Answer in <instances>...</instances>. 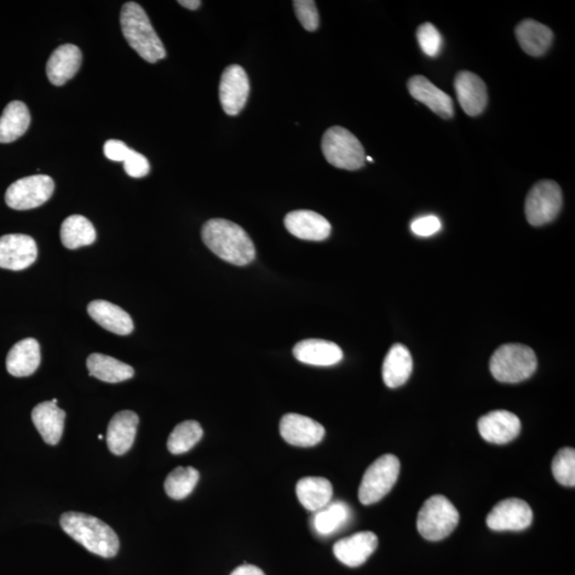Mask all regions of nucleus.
<instances>
[{
    "label": "nucleus",
    "instance_id": "f257e3e1",
    "mask_svg": "<svg viewBox=\"0 0 575 575\" xmlns=\"http://www.w3.org/2000/svg\"><path fill=\"white\" fill-rule=\"evenodd\" d=\"M201 239L224 261L244 267L254 261L256 250L250 235L238 224L212 218L201 228Z\"/></svg>",
    "mask_w": 575,
    "mask_h": 575
},
{
    "label": "nucleus",
    "instance_id": "f03ea898",
    "mask_svg": "<svg viewBox=\"0 0 575 575\" xmlns=\"http://www.w3.org/2000/svg\"><path fill=\"white\" fill-rule=\"evenodd\" d=\"M62 530L91 553L111 559L118 554L119 540L112 528L97 518L68 511L60 519Z\"/></svg>",
    "mask_w": 575,
    "mask_h": 575
},
{
    "label": "nucleus",
    "instance_id": "7ed1b4c3",
    "mask_svg": "<svg viewBox=\"0 0 575 575\" xmlns=\"http://www.w3.org/2000/svg\"><path fill=\"white\" fill-rule=\"evenodd\" d=\"M119 21L126 41L142 59L149 63L164 59L166 56L164 45L139 4L126 3L120 11Z\"/></svg>",
    "mask_w": 575,
    "mask_h": 575
},
{
    "label": "nucleus",
    "instance_id": "20e7f679",
    "mask_svg": "<svg viewBox=\"0 0 575 575\" xmlns=\"http://www.w3.org/2000/svg\"><path fill=\"white\" fill-rule=\"evenodd\" d=\"M491 372L497 381L517 384L530 378L537 369V358L530 347L505 344L493 353Z\"/></svg>",
    "mask_w": 575,
    "mask_h": 575
},
{
    "label": "nucleus",
    "instance_id": "39448f33",
    "mask_svg": "<svg viewBox=\"0 0 575 575\" xmlns=\"http://www.w3.org/2000/svg\"><path fill=\"white\" fill-rule=\"evenodd\" d=\"M327 163L337 169L356 171L366 163L365 148L352 132L341 126L327 129L322 139Z\"/></svg>",
    "mask_w": 575,
    "mask_h": 575
},
{
    "label": "nucleus",
    "instance_id": "423d86ee",
    "mask_svg": "<svg viewBox=\"0 0 575 575\" xmlns=\"http://www.w3.org/2000/svg\"><path fill=\"white\" fill-rule=\"evenodd\" d=\"M459 514L456 506L444 496H433L424 502L420 509L417 527L422 536L429 542H439L456 530Z\"/></svg>",
    "mask_w": 575,
    "mask_h": 575
},
{
    "label": "nucleus",
    "instance_id": "0eeeda50",
    "mask_svg": "<svg viewBox=\"0 0 575 575\" xmlns=\"http://www.w3.org/2000/svg\"><path fill=\"white\" fill-rule=\"evenodd\" d=\"M401 464L398 457L387 454L367 469L358 491L361 504L371 505L386 497L399 479Z\"/></svg>",
    "mask_w": 575,
    "mask_h": 575
},
{
    "label": "nucleus",
    "instance_id": "6e6552de",
    "mask_svg": "<svg viewBox=\"0 0 575 575\" xmlns=\"http://www.w3.org/2000/svg\"><path fill=\"white\" fill-rule=\"evenodd\" d=\"M562 206V189L553 181H542L528 192L526 216L533 226H543L554 221Z\"/></svg>",
    "mask_w": 575,
    "mask_h": 575
},
{
    "label": "nucleus",
    "instance_id": "1a4fd4ad",
    "mask_svg": "<svg viewBox=\"0 0 575 575\" xmlns=\"http://www.w3.org/2000/svg\"><path fill=\"white\" fill-rule=\"evenodd\" d=\"M55 191V181L48 175L22 178L5 192V203L14 210H31L46 203Z\"/></svg>",
    "mask_w": 575,
    "mask_h": 575
},
{
    "label": "nucleus",
    "instance_id": "9d476101",
    "mask_svg": "<svg viewBox=\"0 0 575 575\" xmlns=\"http://www.w3.org/2000/svg\"><path fill=\"white\" fill-rule=\"evenodd\" d=\"M487 526L492 531L526 530L532 525L531 506L520 499H508L499 502L487 516Z\"/></svg>",
    "mask_w": 575,
    "mask_h": 575
},
{
    "label": "nucleus",
    "instance_id": "9b49d317",
    "mask_svg": "<svg viewBox=\"0 0 575 575\" xmlns=\"http://www.w3.org/2000/svg\"><path fill=\"white\" fill-rule=\"evenodd\" d=\"M224 112L234 117L243 111L250 95V80L243 66L234 65L223 72L218 88Z\"/></svg>",
    "mask_w": 575,
    "mask_h": 575
},
{
    "label": "nucleus",
    "instance_id": "f8f14e48",
    "mask_svg": "<svg viewBox=\"0 0 575 575\" xmlns=\"http://www.w3.org/2000/svg\"><path fill=\"white\" fill-rule=\"evenodd\" d=\"M38 257V246L31 235L4 234L0 237V268L22 271L31 266Z\"/></svg>",
    "mask_w": 575,
    "mask_h": 575
},
{
    "label": "nucleus",
    "instance_id": "ddd939ff",
    "mask_svg": "<svg viewBox=\"0 0 575 575\" xmlns=\"http://www.w3.org/2000/svg\"><path fill=\"white\" fill-rule=\"evenodd\" d=\"M279 431L288 444L300 447L319 445L325 436L323 425L298 413H287L281 418Z\"/></svg>",
    "mask_w": 575,
    "mask_h": 575
},
{
    "label": "nucleus",
    "instance_id": "4468645a",
    "mask_svg": "<svg viewBox=\"0 0 575 575\" xmlns=\"http://www.w3.org/2000/svg\"><path fill=\"white\" fill-rule=\"evenodd\" d=\"M477 428L482 439L494 445H505L519 436L521 421L513 412L494 411L482 416Z\"/></svg>",
    "mask_w": 575,
    "mask_h": 575
},
{
    "label": "nucleus",
    "instance_id": "2eb2a0df",
    "mask_svg": "<svg viewBox=\"0 0 575 575\" xmlns=\"http://www.w3.org/2000/svg\"><path fill=\"white\" fill-rule=\"evenodd\" d=\"M378 539L372 532H360L339 540L333 545V554L345 566L356 568L365 563L376 552Z\"/></svg>",
    "mask_w": 575,
    "mask_h": 575
},
{
    "label": "nucleus",
    "instance_id": "dca6fc26",
    "mask_svg": "<svg viewBox=\"0 0 575 575\" xmlns=\"http://www.w3.org/2000/svg\"><path fill=\"white\" fill-rule=\"evenodd\" d=\"M285 226L295 237L306 241H324L330 237L332 226L324 217L312 210H296L285 217Z\"/></svg>",
    "mask_w": 575,
    "mask_h": 575
},
{
    "label": "nucleus",
    "instance_id": "f3484780",
    "mask_svg": "<svg viewBox=\"0 0 575 575\" xmlns=\"http://www.w3.org/2000/svg\"><path fill=\"white\" fill-rule=\"evenodd\" d=\"M454 86L460 106L470 117H477L485 111L488 102L487 86L480 76L469 71L459 72Z\"/></svg>",
    "mask_w": 575,
    "mask_h": 575
},
{
    "label": "nucleus",
    "instance_id": "a211bd4d",
    "mask_svg": "<svg viewBox=\"0 0 575 575\" xmlns=\"http://www.w3.org/2000/svg\"><path fill=\"white\" fill-rule=\"evenodd\" d=\"M83 54L76 45L59 46L51 54L46 65V74L49 82L57 86L66 84L82 66Z\"/></svg>",
    "mask_w": 575,
    "mask_h": 575
},
{
    "label": "nucleus",
    "instance_id": "6ab92c4d",
    "mask_svg": "<svg viewBox=\"0 0 575 575\" xmlns=\"http://www.w3.org/2000/svg\"><path fill=\"white\" fill-rule=\"evenodd\" d=\"M407 86L413 99L427 105L440 118L451 119L453 117L454 106L451 96L437 88L427 77L417 75L408 80Z\"/></svg>",
    "mask_w": 575,
    "mask_h": 575
},
{
    "label": "nucleus",
    "instance_id": "aec40b11",
    "mask_svg": "<svg viewBox=\"0 0 575 575\" xmlns=\"http://www.w3.org/2000/svg\"><path fill=\"white\" fill-rule=\"evenodd\" d=\"M296 360L305 365L330 367L343 359V352L338 344L322 339H307L298 342L293 348Z\"/></svg>",
    "mask_w": 575,
    "mask_h": 575
},
{
    "label": "nucleus",
    "instance_id": "412c9836",
    "mask_svg": "<svg viewBox=\"0 0 575 575\" xmlns=\"http://www.w3.org/2000/svg\"><path fill=\"white\" fill-rule=\"evenodd\" d=\"M139 417L131 411L115 413L108 425L107 445L115 456H123L134 445Z\"/></svg>",
    "mask_w": 575,
    "mask_h": 575
},
{
    "label": "nucleus",
    "instance_id": "4be33fe9",
    "mask_svg": "<svg viewBox=\"0 0 575 575\" xmlns=\"http://www.w3.org/2000/svg\"><path fill=\"white\" fill-rule=\"evenodd\" d=\"M31 419L46 444L50 446L59 444L65 430V411L51 401L43 402L33 408Z\"/></svg>",
    "mask_w": 575,
    "mask_h": 575
},
{
    "label": "nucleus",
    "instance_id": "5701e85b",
    "mask_svg": "<svg viewBox=\"0 0 575 575\" xmlns=\"http://www.w3.org/2000/svg\"><path fill=\"white\" fill-rule=\"evenodd\" d=\"M88 314L97 324L119 336H128L134 331L131 316L122 308L111 302L97 300L91 302Z\"/></svg>",
    "mask_w": 575,
    "mask_h": 575
},
{
    "label": "nucleus",
    "instance_id": "b1692460",
    "mask_svg": "<svg viewBox=\"0 0 575 575\" xmlns=\"http://www.w3.org/2000/svg\"><path fill=\"white\" fill-rule=\"evenodd\" d=\"M41 362L40 344L33 338L17 342L10 349L5 366L11 376L15 377L31 376L37 371Z\"/></svg>",
    "mask_w": 575,
    "mask_h": 575
},
{
    "label": "nucleus",
    "instance_id": "393cba45",
    "mask_svg": "<svg viewBox=\"0 0 575 575\" xmlns=\"http://www.w3.org/2000/svg\"><path fill=\"white\" fill-rule=\"evenodd\" d=\"M412 358L405 345L394 344L383 362V381L389 388H399L410 379L412 372Z\"/></svg>",
    "mask_w": 575,
    "mask_h": 575
},
{
    "label": "nucleus",
    "instance_id": "a878e982",
    "mask_svg": "<svg viewBox=\"0 0 575 575\" xmlns=\"http://www.w3.org/2000/svg\"><path fill=\"white\" fill-rule=\"evenodd\" d=\"M516 38L527 55L540 57L551 48L553 32L542 22L525 20L516 27Z\"/></svg>",
    "mask_w": 575,
    "mask_h": 575
},
{
    "label": "nucleus",
    "instance_id": "bb28decb",
    "mask_svg": "<svg viewBox=\"0 0 575 575\" xmlns=\"http://www.w3.org/2000/svg\"><path fill=\"white\" fill-rule=\"evenodd\" d=\"M296 491L298 501L314 513L330 504L333 494L332 482L318 476H307L298 481Z\"/></svg>",
    "mask_w": 575,
    "mask_h": 575
},
{
    "label": "nucleus",
    "instance_id": "cd10ccee",
    "mask_svg": "<svg viewBox=\"0 0 575 575\" xmlns=\"http://www.w3.org/2000/svg\"><path fill=\"white\" fill-rule=\"evenodd\" d=\"M31 117L24 102L8 103L0 117V143H13L20 139L31 126Z\"/></svg>",
    "mask_w": 575,
    "mask_h": 575
},
{
    "label": "nucleus",
    "instance_id": "c85d7f7f",
    "mask_svg": "<svg viewBox=\"0 0 575 575\" xmlns=\"http://www.w3.org/2000/svg\"><path fill=\"white\" fill-rule=\"evenodd\" d=\"M86 367H88L91 376L105 383H122L135 376V370L132 369V367L111 358V356L99 353L89 356Z\"/></svg>",
    "mask_w": 575,
    "mask_h": 575
},
{
    "label": "nucleus",
    "instance_id": "c756f323",
    "mask_svg": "<svg viewBox=\"0 0 575 575\" xmlns=\"http://www.w3.org/2000/svg\"><path fill=\"white\" fill-rule=\"evenodd\" d=\"M62 244L68 250L88 246L96 240V230L88 218L74 215L66 218L61 226Z\"/></svg>",
    "mask_w": 575,
    "mask_h": 575
},
{
    "label": "nucleus",
    "instance_id": "7c9ffc66",
    "mask_svg": "<svg viewBox=\"0 0 575 575\" xmlns=\"http://www.w3.org/2000/svg\"><path fill=\"white\" fill-rule=\"evenodd\" d=\"M350 519V509L342 501L331 502L325 508L315 511L313 517L314 531L327 536L341 530Z\"/></svg>",
    "mask_w": 575,
    "mask_h": 575
},
{
    "label": "nucleus",
    "instance_id": "2f4dec72",
    "mask_svg": "<svg viewBox=\"0 0 575 575\" xmlns=\"http://www.w3.org/2000/svg\"><path fill=\"white\" fill-rule=\"evenodd\" d=\"M199 481V473L193 467H177L166 477L164 489L166 494L172 499H186L192 493Z\"/></svg>",
    "mask_w": 575,
    "mask_h": 575
},
{
    "label": "nucleus",
    "instance_id": "473e14b6",
    "mask_svg": "<svg viewBox=\"0 0 575 575\" xmlns=\"http://www.w3.org/2000/svg\"><path fill=\"white\" fill-rule=\"evenodd\" d=\"M203 435V429L199 422L192 421V420L181 422L176 425L169 437V451L174 456L187 453L199 444Z\"/></svg>",
    "mask_w": 575,
    "mask_h": 575
},
{
    "label": "nucleus",
    "instance_id": "72a5a7b5",
    "mask_svg": "<svg viewBox=\"0 0 575 575\" xmlns=\"http://www.w3.org/2000/svg\"><path fill=\"white\" fill-rule=\"evenodd\" d=\"M552 473L562 486H575V451L565 447L556 454L552 462Z\"/></svg>",
    "mask_w": 575,
    "mask_h": 575
},
{
    "label": "nucleus",
    "instance_id": "f704fd0d",
    "mask_svg": "<svg viewBox=\"0 0 575 575\" xmlns=\"http://www.w3.org/2000/svg\"><path fill=\"white\" fill-rule=\"evenodd\" d=\"M417 39L420 48L425 55L438 56L442 49V37L438 29L430 22H424L418 28Z\"/></svg>",
    "mask_w": 575,
    "mask_h": 575
},
{
    "label": "nucleus",
    "instance_id": "c9c22d12",
    "mask_svg": "<svg viewBox=\"0 0 575 575\" xmlns=\"http://www.w3.org/2000/svg\"><path fill=\"white\" fill-rule=\"evenodd\" d=\"M297 20L307 31H314L320 25V16L313 0H296L293 2Z\"/></svg>",
    "mask_w": 575,
    "mask_h": 575
},
{
    "label": "nucleus",
    "instance_id": "e433bc0d",
    "mask_svg": "<svg viewBox=\"0 0 575 575\" xmlns=\"http://www.w3.org/2000/svg\"><path fill=\"white\" fill-rule=\"evenodd\" d=\"M124 170L130 177L142 178L151 172V165L146 156L130 149L128 157L124 160Z\"/></svg>",
    "mask_w": 575,
    "mask_h": 575
},
{
    "label": "nucleus",
    "instance_id": "4c0bfd02",
    "mask_svg": "<svg viewBox=\"0 0 575 575\" xmlns=\"http://www.w3.org/2000/svg\"><path fill=\"white\" fill-rule=\"evenodd\" d=\"M441 227L439 218L435 216L418 217L411 224V232L419 237H430L438 233Z\"/></svg>",
    "mask_w": 575,
    "mask_h": 575
},
{
    "label": "nucleus",
    "instance_id": "58836bf2",
    "mask_svg": "<svg viewBox=\"0 0 575 575\" xmlns=\"http://www.w3.org/2000/svg\"><path fill=\"white\" fill-rule=\"evenodd\" d=\"M130 149L123 141L108 140L103 146V154L105 156L115 163H124Z\"/></svg>",
    "mask_w": 575,
    "mask_h": 575
},
{
    "label": "nucleus",
    "instance_id": "ea45409f",
    "mask_svg": "<svg viewBox=\"0 0 575 575\" xmlns=\"http://www.w3.org/2000/svg\"><path fill=\"white\" fill-rule=\"evenodd\" d=\"M230 575H266L261 568L252 565H243L235 568Z\"/></svg>",
    "mask_w": 575,
    "mask_h": 575
},
{
    "label": "nucleus",
    "instance_id": "a19ab883",
    "mask_svg": "<svg viewBox=\"0 0 575 575\" xmlns=\"http://www.w3.org/2000/svg\"><path fill=\"white\" fill-rule=\"evenodd\" d=\"M178 4L182 5L183 8H186L189 10H197L200 7V4H201L199 0H180Z\"/></svg>",
    "mask_w": 575,
    "mask_h": 575
},
{
    "label": "nucleus",
    "instance_id": "79ce46f5",
    "mask_svg": "<svg viewBox=\"0 0 575 575\" xmlns=\"http://www.w3.org/2000/svg\"><path fill=\"white\" fill-rule=\"evenodd\" d=\"M366 160L369 161V163H373V159L370 156H367Z\"/></svg>",
    "mask_w": 575,
    "mask_h": 575
},
{
    "label": "nucleus",
    "instance_id": "37998d69",
    "mask_svg": "<svg viewBox=\"0 0 575 575\" xmlns=\"http://www.w3.org/2000/svg\"><path fill=\"white\" fill-rule=\"evenodd\" d=\"M99 438H100V439H102V438H103L102 435H100V436H99Z\"/></svg>",
    "mask_w": 575,
    "mask_h": 575
}]
</instances>
